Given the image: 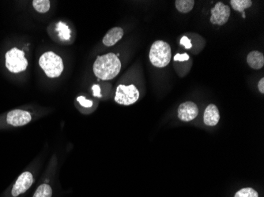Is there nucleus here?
I'll return each instance as SVG.
<instances>
[{"label":"nucleus","mask_w":264,"mask_h":197,"mask_svg":"<svg viewBox=\"0 0 264 197\" xmlns=\"http://www.w3.org/2000/svg\"><path fill=\"white\" fill-rule=\"evenodd\" d=\"M32 116L30 112L22 110H11L7 114V122L13 126H22L30 122Z\"/></svg>","instance_id":"8"},{"label":"nucleus","mask_w":264,"mask_h":197,"mask_svg":"<svg viewBox=\"0 0 264 197\" xmlns=\"http://www.w3.org/2000/svg\"><path fill=\"white\" fill-rule=\"evenodd\" d=\"M139 98L140 91L134 85L128 86L121 85L116 89L115 101L121 105L128 106L135 104L139 100Z\"/></svg>","instance_id":"5"},{"label":"nucleus","mask_w":264,"mask_h":197,"mask_svg":"<svg viewBox=\"0 0 264 197\" xmlns=\"http://www.w3.org/2000/svg\"><path fill=\"white\" fill-rule=\"evenodd\" d=\"M230 16V8L225 5L223 2H218L215 7L211 9V22L213 25L223 26L228 21Z\"/></svg>","instance_id":"6"},{"label":"nucleus","mask_w":264,"mask_h":197,"mask_svg":"<svg viewBox=\"0 0 264 197\" xmlns=\"http://www.w3.org/2000/svg\"><path fill=\"white\" fill-rule=\"evenodd\" d=\"M53 190L49 184H43L37 188L34 197H52Z\"/></svg>","instance_id":"16"},{"label":"nucleus","mask_w":264,"mask_h":197,"mask_svg":"<svg viewBox=\"0 0 264 197\" xmlns=\"http://www.w3.org/2000/svg\"><path fill=\"white\" fill-rule=\"evenodd\" d=\"M50 1L49 0H34L33 6L39 13H46L50 9Z\"/></svg>","instance_id":"15"},{"label":"nucleus","mask_w":264,"mask_h":197,"mask_svg":"<svg viewBox=\"0 0 264 197\" xmlns=\"http://www.w3.org/2000/svg\"><path fill=\"white\" fill-rule=\"evenodd\" d=\"M230 4L234 11L244 13L245 10L252 6L251 0H231Z\"/></svg>","instance_id":"14"},{"label":"nucleus","mask_w":264,"mask_h":197,"mask_svg":"<svg viewBox=\"0 0 264 197\" xmlns=\"http://www.w3.org/2000/svg\"><path fill=\"white\" fill-rule=\"evenodd\" d=\"M248 66L254 70H260L264 66V56L257 51H251L247 57Z\"/></svg>","instance_id":"12"},{"label":"nucleus","mask_w":264,"mask_h":197,"mask_svg":"<svg viewBox=\"0 0 264 197\" xmlns=\"http://www.w3.org/2000/svg\"><path fill=\"white\" fill-rule=\"evenodd\" d=\"M180 45L184 46V47L186 49H190L193 47L190 40L187 36H183L182 37L181 40H180Z\"/></svg>","instance_id":"21"},{"label":"nucleus","mask_w":264,"mask_h":197,"mask_svg":"<svg viewBox=\"0 0 264 197\" xmlns=\"http://www.w3.org/2000/svg\"><path fill=\"white\" fill-rule=\"evenodd\" d=\"M39 64L45 75L50 78L58 77L64 71V62L61 58L52 51L43 54L40 56Z\"/></svg>","instance_id":"2"},{"label":"nucleus","mask_w":264,"mask_h":197,"mask_svg":"<svg viewBox=\"0 0 264 197\" xmlns=\"http://www.w3.org/2000/svg\"><path fill=\"white\" fill-rule=\"evenodd\" d=\"M220 120L219 110L214 104H210L206 108L203 121L208 126H215Z\"/></svg>","instance_id":"10"},{"label":"nucleus","mask_w":264,"mask_h":197,"mask_svg":"<svg viewBox=\"0 0 264 197\" xmlns=\"http://www.w3.org/2000/svg\"><path fill=\"white\" fill-rule=\"evenodd\" d=\"M234 197H259V194L252 188H244L239 190Z\"/></svg>","instance_id":"18"},{"label":"nucleus","mask_w":264,"mask_h":197,"mask_svg":"<svg viewBox=\"0 0 264 197\" xmlns=\"http://www.w3.org/2000/svg\"><path fill=\"white\" fill-rule=\"evenodd\" d=\"M258 88H259V90H260L261 93H264V78H261L260 82L258 84Z\"/></svg>","instance_id":"23"},{"label":"nucleus","mask_w":264,"mask_h":197,"mask_svg":"<svg viewBox=\"0 0 264 197\" xmlns=\"http://www.w3.org/2000/svg\"><path fill=\"white\" fill-rule=\"evenodd\" d=\"M34 183V177L30 172H24L18 177L13 189L11 191V194L14 197H17L26 193L28 189H30Z\"/></svg>","instance_id":"7"},{"label":"nucleus","mask_w":264,"mask_h":197,"mask_svg":"<svg viewBox=\"0 0 264 197\" xmlns=\"http://www.w3.org/2000/svg\"><path fill=\"white\" fill-rule=\"evenodd\" d=\"M92 90H93V96H96V97H102V94H101V88H100L98 85H93Z\"/></svg>","instance_id":"22"},{"label":"nucleus","mask_w":264,"mask_h":197,"mask_svg":"<svg viewBox=\"0 0 264 197\" xmlns=\"http://www.w3.org/2000/svg\"><path fill=\"white\" fill-rule=\"evenodd\" d=\"M242 17H243V18H245V12H244V13H242Z\"/></svg>","instance_id":"24"},{"label":"nucleus","mask_w":264,"mask_h":197,"mask_svg":"<svg viewBox=\"0 0 264 197\" xmlns=\"http://www.w3.org/2000/svg\"><path fill=\"white\" fill-rule=\"evenodd\" d=\"M6 66L9 71L12 73H19L26 70L28 66V61L23 51L15 47L7 52Z\"/></svg>","instance_id":"4"},{"label":"nucleus","mask_w":264,"mask_h":197,"mask_svg":"<svg viewBox=\"0 0 264 197\" xmlns=\"http://www.w3.org/2000/svg\"><path fill=\"white\" fill-rule=\"evenodd\" d=\"M189 59H190V57H189V55H188V54L184 53V54H177V55H176L175 56H174V61H188V60H189Z\"/></svg>","instance_id":"20"},{"label":"nucleus","mask_w":264,"mask_h":197,"mask_svg":"<svg viewBox=\"0 0 264 197\" xmlns=\"http://www.w3.org/2000/svg\"><path fill=\"white\" fill-rule=\"evenodd\" d=\"M176 7L180 13L186 14L190 12L194 6V0H176Z\"/></svg>","instance_id":"13"},{"label":"nucleus","mask_w":264,"mask_h":197,"mask_svg":"<svg viewBox=\"0 0 264 197\" xmlns=\"http://www.w3.org/2000/svg\"><path fill=\"white\" fill-rule=\"evenodd\" d=\"M59 36L62 40L68 41L70 38V30L64 22H59L57 26Z\"/></svg>","instance_id":"17"},{"label":"nucleus","mask_w":264,"mask_h":197,"mask_svg":"<svg viewBox=\"0 0 264 197\" xmlns=\"http://www.w3.org/2000/svg\"><path fill=\"white\" fill-rule=\"evenodd\" d=\"M199 115V108L194 103L188 102L181 104L178 108V118L183 121H191Z\"/></svg>","instance_id":"9"},{"label":"nucleus","mask_w":264,"mask_h":197,"mask_svg":"<svg viewBox=\"0 0 264 197\" xmlns=\"http://www.w3.org/2000/svg\"><path fill=\"white\" fill-rule=\"evenodd\" d=\"M121 62L114 53L98 56L93 63V73L97 78L108 81L116 77L121 72Z\"/></svg>","instance_id":"1"},{"label":"nucleus","mask_w":264,"mask_h":197,"mask_svg":"<svg viewBox=\"0 0 264 197\" xmlns=\"http://www.w3.org/2000/svg\"><path fill=\"white\" fill-rule=\"evenodd\" d=\"M77 101H78L82 106H84V107H87V108H89V107H91V106H93V101L87 100L84 96H78V97L77 98Z\"/></svg>","instance_id":"19"},{"label":"nucleus","mask_w":264,"mask_h":197,"mask_svg":"<svg viewBox=\"0 0 264 197\" xmlns=\"http://www.w3.org/2000/svg\"><path fill=\"white\" fill-rule=\"evenodd\" d=\"M123 36V29L120 27L112 28L104 37L103 44L107 47H112L119 41H121Z\"/></svg>","instance_id":"11"},{"label":"nucleus","mask_w":264,"mask_h":197,"mask_svg":"<svg viewBox=\"0 0 264 197\" xmlns=\"http://www.w3.org/2000/svg\"><path fill=\"white\" fill-rule=\"evenodd\" d=\"M171 47L169 44L162 41H157L150 47V60L153 66L163 68L171 60Z\"/></svg>","instance_id":"3"}]
</instances>
